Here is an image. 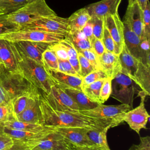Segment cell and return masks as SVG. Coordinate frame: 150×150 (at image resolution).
<instances>
[{
  "instance_id": "obj_10",
  "label": "cell",
  "mask_w": 150,
  "mask_h": 150,
  "mask_svg": "<svg viewBox=\"0 0 150 150\" xmlns=\"http://www.w3.org/2000/svg\"><path fill=\"white\" fill-rule=\"evenodd\" d=\"M138 96L141 97V102L139 105L125 112L123 117V121L127 122L131 129L139 134L142 129L146 128L149 115L144 104L145 97L147 96L146 94L142 90Z\"/></svg>"
},
{
  "instance_id": "obj_16",
  "label": "cell",
  "mask_w": 150,
  "mask_h": 150,
  "mask_svg": "<svg viewBox=\"0 0 150 150\" xmlns=\"http://www.w3.org/2000/svg\"><path fill=\"white\" fill-rule=\"evenodd\" d=\"M122 0H101L89 4L84 8L93 16L104 18L110 15L118 13V7Z\"/></svg>"
},
{
  "instance_id": "obj_46",
  "label": "cell",
  "mask_w": 150,
  "mask_h": 150,
  "mask_svg": "<svg viewBox=\"0 0 150 150\" xmlns=\"http://www.w3.org/2000/svg\"><path fill=\"white\" fill-rule=\"evenodd\" d=\"M91 49L94 50L98 57H100L105 51V49L102 40L95 38L91 40Z\"/></svg>"
},
{
  "instance_id": "obj_22",
  "label": "cell",
  "mask_w": 150,
  "mask_h": 150,
  "mask_svg": "<svg viewBox=\"0 0 150 150\" xmlns=\"http://www.w3.org/2000/svg\"><path fill=\"white\" fill-rule=\"evenodd\" d=\"M118 56L121 66V71L134 81L139 61L131 54L125 45Z\"/></svg>"
},
{
  "instance_id": "obj_23",
  "label": "cell",
  "mask_w": 150,
  "mask_h": 150,
  "mask_svg": "<svg viewBox=\"0 0 150 150\" xmlns=\"http://www.w3.org/2000/svg\"><path fill=\"white\" fill-rule=\"evenodd\" d=\"M67 93L77 105L79 111L92 109L98 105L91 101L83 91L82 90L71 87L61 88Z\"/></svg>"
},
{
  "instance_id": "obj_44",
  "label": "cell",
  "mask_w": 150,
  "mask_h": 150,
  "mask_svg": "<svg viewBox=\"0 0 150 150\" xmlns=\"http://www.w3.org/2000/svg\"><path fill=\"white\" fill-rule=\"evenodd\" d=\"M101 40L104 44L105 50L113 52L114 51V42L107 29L104 28Z\"/></svg>"
},
{
  "instance_id": "obj_13",
  "label": "cell",
  "mask_w": 150,
  "mask_h": 150,
  "mask_svg": "<svg viewBox=\"0 0 150 150\" xmlns=\"http://www.w3.org/2000/svg\"><path fill=\"white\" fill-rule=\"evenodd\" d=\"M15 47L25 56L42 63L43 53L52 44L46 42L19 41L13 42Z\"/></svg>"
},
{
  "instance_id": "obj_45",
  "label": "cell",
  "mask_w": 150,
  "mask_h": 150,
  "mask_svg": "<svg viewBox=\"0 0 150 150\" xmlns=\"http://www.w3.org/2000/svg\"><path fill=\"white\" fill-rule=\"evenodd\" d=\"M139 140L138 144H133L128 150H150L149 136L140 137Z\"/></svg>"
},
{
  "instance_id": "obj_49",
  "label": "cell",
  "mask_w": 150,
  "mask_h": 150,
  "mask_svg": "<svg viewBox=\"0 0 150 150\" xmlns=\"http://www.w3.org/2000/svg\"><path fill=\"white\" fill-rule=\"evenodd\" d=\"M81 31L83 35L91 42V40L94 38L93 34V24L91 19L87 22Z\"/></svg>"
},
{
  "instance_id": "obj_24",
  "label": "cell",
  "mask_w": 150,
  "mask_h": 150,
  "mask_svg": "<svg viewBox=\"0 0 150 150\" xmlns=\"http://www.w3.org/2000/svg\"><path fill=\"white\" fill-rule=\"evenodd\" d=\"M1 131L6 135L9 136L14 141H19L28 142L32 140H36L43 137L51 131L45 132H32L22 130L11 129L1 125Z\"/></svg>"
},
{
  "instance_id": "obj_27",
  "label": "cell",
  "mask_w": 150,
  "mask_h": 150,
  "mask_svg": "<svg viewBox=\"0 0 150 150\" xmlns=\"http://www.w3.org/2000/svg\"><path fill=\"white\" fill-rule=\"evenodd\" d=\"M91 18V16L84 7L76 11L67 18L70 31L81 30Z\"/></svg>"
},
{
  "instance_id": "obj_1",
  "label": "cell",
  "mask_w": 150,
  "mask_h": 150,
  "mask_svg": "<svg viewBox=\"0 0 150 150\" xmlns=\"http://www.w3.org/2000/svg\"><path fill=\"white\" fill-rule=\"evenodd\" d=\"M38 99L40 112V124L45 127L50 128L64 127L94 128L99 129L104 128L94 119L83 115L79 112L73 113L53 109L48 104L40 90H39Z\"/></svg>"
},
{
  "instance_id": "obj_11",
  "label": "cell",
  "mask_w": 150,
  "mask_h": 150,
  "mask_svg": "<svg viewBox=\"0 0 150 150\" xmlns=\"http://www.w3.org/2000/svg\"><path fill=\"white\" fill-rule=\"evenodd\" d=\"M104 25L114 42V53L119 55L124 45V24L118 13L104 17Z\"/></svg>"
},
{
  "instance_id": "obj_4",
  "label": "cell",
  "mask_w": 150,
  "mask_h": 150,
  "mask_svg": "<svg viewBox=\"0 0 150 150\" xmlns=\"http://www.w3.org/2000/svg\"><path fill=\"white\" fill-rule=\"evenodd\" d=\"M54 14L56 13L48 6L45 0H35L6 16L9 21L21 27L40 16Z\"/></svg>"
},
{
  "instance_id": "obj_50",
  "label": "cell",
  "mask_w": 150,
  "mask_h": 150,
  "mask_svg": "<svg viewBox=\"0 0 150 150\" xmlns=\"http://www.w3.org/2000/svg\"><path fill=\"white\" fill-rule=\"evenodd\" d=\"M11 100L0 83V104H10Z\"/></svg>"
},
{
  "instance_id": "obj_41",
  "label": "cell",
  "mask_w": 150,
  "mask_h": 150,
  "mask_svg": "<svg viewBox=\"0 0 150 150\" xmlns=\"http://www.w3.org/2000/svg\"><path fill=\"white\" fill-rule=\"evenodd\" d=\"M111 80L107 78L103 83L100 93V101L101 104L104 103L110 97L111 93Z\"/></svg>"
},
{
  "instance_id": "obj_48",
  "label": "cell",
  "mask_w": 150,
  "mask_h": 150,
  "mask_svg": "<svg viewBox=\"0 0 150 150\" xmlns=\"http://www.w3.org/2000/svg\"><path fill=\"white\" fill-rule=\"evenodd\" d=\"M32 145L30 141L24 142L14 141L13 144L7 150H31Z\"/></svg>"
},
{
  "instance_id": "obj_56",
  "label": "cell",
  "mask_w": 150,
  "mask_h": 150,
  "mask_svg": "<svg viewBox=\"0 0 150 150\" xmlns=\"http://www.w3.org/2000/svg\"><path fill=\"white\" fill-rule=\"evenodd\" d=\"M1 124H0V131H1Z\"/></svg>"
},
{
  "instance_id": "obj_31",
  "label": "cell",
  "mask_w": 150,
  "mask_h": 150,
  "mask_svg": "<svg viewBox=\"0 0 150 150\" xmlns=\"http://www.w3.org/2000/svg\"><path fill=\"white\" fill-rule=\"evenodd\" d=\"M27 0H0V16H6L28 4Z\"/></svg>"
},
{
  "instance_id": "obj_26",
  "label": "cell",
  "mask_w": 150,
  "mask_h": 150,
  "mask_svg": "<svg viewBox=\"0 0 150 150\" xmlns=\"http://www.w3.org/2000/svg\"><path fill=\"white\" fill-rule=\"evenodd\" d=\"M39 89L36 88V89L26 92L22 94L15 98H14L11 101V107L12 110V112L14 118L21 113L29 104L32 99L38 93Z\"/></svg>"
},
{
  "instance_id": "obj_17",
  "label": "cell",
  "mask_w": 150,
  "mask_h": 150,
  "mask_svg": "<svg viewBox=\"0 0 150 150\" xmlns=\"http://www.w3.org/2000/svg\"><path fill=\"white\" fill-rule=\"evenodd\" d=\"M0 64L11 72L20 73L11 42L2 38H0Z\"/></svg>"
},
{
  "instance_id": "obj_47",
  "label": "cell",
  "mask_w": 150,
  "mask_h": 150,
  "mask_svg": "<svg viewBox=\"0 0 150 150\" xmlns=\"http://www.w3.org/2000/svg\"><path fill=\"white\" fill-rule=\"evenodd\" d=\"M14 142V140L9 136L0 131V150L8 149Z\"/></svg>"
},
{
  "instance_id": "obj_15",
  "label": "cell",
  "mask_w": 150,
  "mask_h": 150,
  "mask_svg": "<svg viewBox=\"0 0 150 150\" xmlns=\"http://www.w3.org/2000/svg\"><path fill=\"white\" fill-rule=\"evenodd\" d=\"M46 71L53 84L60 88L71 87L82 90V77L64 73L54 69H46Z\"/></svg>"
},
{
  "instance_id": "obj_2",
  "label": "cell",
  "mask_w": 150,
  "mask_h": 150,
  "mask_svg": "<svg viewBox=\"0 0 150 150\" xmlns=\"http://www.w3.org/2000/svg\"><path fill=\"white\" fill-rule=\"evenodd\" d=\"M19 72L33 86L44 93H48L53 85L43 66L23 54L11 42Z\"/></svg>"
},
{
  "instance_id": "obj_20",
  "label": "cell",
  "mask_w": 150,
  "mask_h": 150,
  "mask_svg": "<svg viewBox=\"0 0 150 150\" xmlns=\"http://www.w3.org/2000/svg\"><path fill=\"white\" fill-rule=\"evenodd\" d=\"M122 22L124 24V45L131 54L140 62L141 38L131 29L126 22L123 21Z\"/></svg>"
},
{
  "instance_id": "obj_52",
  "label": "cell",
  "mask_w": 150,
  "mask_h": 150,
  "mask_svg": "<svg viewBox=\"0 0 150 150\" xmlns=\"http://www.w3.org/2000/svg\"><path fill=\"white\" fill-rule=\"evenodd\" d=\"M71 144V143H70ZM72 146L75 150H100L96 146H77L71 144Z\"/></svg>"
},
{
  "instance_id": "obj_19",
  "label": "cell",
  "mask_w": 150,
  "mask_h": 150,
  "mask_svg": "<svg viewBox=\"0 0 150 150\" xmlns=\"http://www.w3.org/2000/svg\"><path fill=\"white\" fill-rule=\"evenodd\" d=\"M101 69L108 78L113 79L121 70L118 55L113 52L105 50L99 57Z\"/></svg>"
},
{
  "instance_id": "obj_55",
  "label": "cell",
  "mask_w": 150,
  "mask_h": 150,
  "mask_svg": "<svg viewBox=\"0 0 150 150\" xmlns=\"http://www.w3.org/2000/svg\"><path fill=\"white\" fill-rule=\"evenodd\" d=\"M28 1V2L29 3V2H32V1H35V0H27Z\"/></svg>"
},
{
  "instance_id": "obj_18",
  "label": "cell",
  "mask_w": 150,
  "mask_h": 150,
  "mask_svg": "<svg viewBox=\"0 0 150 150\" xmlns=\"http://www.w3.org/2000/svg\"><path fill=\"white\" fill-rule=\"evenodd\" d=\"M65 142L64 138L54 130L42 138L30 141L32 146L31 150H53Z\"/></svg>"
},
{
  "instance_id": "obj_30",
  "label": "cell",
  "mask_w": 150,
  "mask_h": 150,
  "mask_svg": "<svg viewBox=\"0 0 150 150\" xmlns=\"http://www.w3.org/2000/svg\"><path fill=\"white\" fill-rule=\"evenodd\" d=\"M65 37L71 43L78 53L83 50L91 49V42L80 31H70Z\"/></svg>"
},
{
  "instance_id": "obj_28",
  "label": "cell",
  "mask_w": 150,
  "mask_h": 150,
  "mask_svg": "<svg viewBox=\"0 0 150 150\" xmlns=\"http://www.w3.org/2000/svg\"><path fill=\"white\" fill-rule=\"evenodd\" d=\"M135 81L146 94L150 95V66L139 62L138 69L134 79Z\"/></svg>"
},
{
  "instance_id": "obj_38",
  "label": "cell",
  "mask_w": 150,
  "mask_h": 150,
  "mask_svg": "<svg viewBox=\"0 0 150 150\" xmlns=\"http://www.w3.org/2000/svg\"><path fill=\"white\" fill-rule=\"evenodd\" d=\"M78 59L80 67L79 74L81 77L86 76L96 70L93 66L88 62V60L79 53L78 54Z\"/></svg>"
},
{
  "instance_id": "obj_43",
  "label": "cell",
  "mask_w": 150,
  "mask_h": 150,
  "mask_svg": "<svg viewBox=\"0 0 150 150\" xmlns=\"http://www.w3.org/2000/svg\"><path fill=\"white\" fill-rule=\"evenodd\" d=\"M57 70L64 73L80 76L79 74L73 68L69 60L66 59H58V66Z\"/></svg>"
},
{
  "instance_id": "obj_14",
  "label": "cell",
  "mask_w": 150,
  "mask_h": 150,
  "mask_svg": "<svg viewBox=\"0 0 150 150\" xmlns=\"http://www.w3.org/2000/svg\"><path fill=\"white\" fill-rule=\"evenodd\" d=\"M127 23L131 29L140 38L143 34V14L142 9L137 1L128 5L124 17V20Z\"/></svg>"
},
{
  "instance_id": "obj_12",
  "label": "cell",
  "mask_w": 150,
  "mask_h": 150,
  "mask_svg": "<svg viewBox=\"0 0 150 150\" xmlns=\"http://www.w3.org/2000/svg\"><path fill=\"white\" fill-rule=\"evenodd\" d=\"M53 129L60 134L66 141L74 145L81 146H96L86 134L87 128L64 127Z\"/></svg>"
},
{
  "instance_id": "obj_51",
  "label": "cell",
  "mask_w": 150,
  "mask_h": 150,
  "mask_svg": "<svg viewBox=\"0 0 150 150\" xmlns=\"http://www.w3.org/2000/svg\"><path fill=\"white\" fill-rule=\"evenodd\" d=\"M53 150H75V149L73 148V147L72 146L70 142L65 140V142L62 145H61L57 148L54 149Z\"/></svg>"
},
{
  "instance_id": "obj_6",
  "label": "cell",
  "mask_w": 150,
  "mask_h": 150,
  "mask_svg": "<svg viewBox=\"0 0 150 150\" xmlns=\"http://www.w3.org/2000/svg\"><path fill=\"white\" fill-rule=\"evenodd\" d=\"M0 83L11 101L14 98L37 88L25 78L21 73L11 72L1 64Z\"/></svg>"
},
{
  "instance_id": "obj_3",
  "label": "cell",
  "mask_w": 150,
  "mask_h": 150,
  "mask_svg": "<svg viewBox=\"0 0 150 150\" xmlns=\"http://www.w3.org/2000/svg\"><path fill=\"white\" fill-rule=\"evenodd\" d=\"M132 107L125 104L119 105H104L100 104L96 107L79 112L83 115L92 118L97 121L103 128L114 127L124 122L125 112Z\"/></svg>"
},
{
  "instance_id": "obj_33",
  "label": "cell",
  "mask_w": 150,
  "mask_h": 150,
  "mask_svg": "<svg viewBox=\"0 0 150 150\" xmlns=\"http://www.w3.org/2000/svg\"><path fill=\"white\" fill-rule=\"evenodd\" d=\"M42 63L45 69H57L58 59L50 47L43 53Z\"/></svg>"
},
{
  "instance_id": "obj_25",
  "label": "cell",
  "mask_w": 150,
  "mask_h": 150,
  "mask_svg": "<svg viewBox=\"0 0 150 150\" xmlns=\"http://www.w3.org/2000/svg\"><path fill=\"white\" fill-rule=\"evenodd\" d=\"M1 125L11 129L22 130L36 133L49 132L53 130V128L45 127L41 124L21 121L15 119L8 121Z\"/></svg>"
},
{
  "instance_id": "obj_39",
  "label": "cell",
  "mask_w": 150,
  "mask_h": 150,
  "mask_svg": "<svg viewBox=\"0 0 150 150\" xmlns=\"http://www.w3.org/2000/svg\"><path fill=\"white\" fill-rule=\"evenodd\" d=\"M19 28L18 25L9 21L6 16H0V35L14 32Z\"/></svg>"
},
{
  "instance_id": "obj_8",
  "label": "cell",
  "mask_w": 150,
  "mask_h": 150,
  "mask_svg": "<svg viewBox=\"0 0 150 150\" xmlns=\"http://www.w3.org/2000/svg\"><path fill=\"white\" fill-rule=\"evenodd\" d=\"M64 37L65 36L62 35L26 29H18L14 32L0 35V38L8 40L12 42L31 41L49 43H57Z\"/></svg>"
},
{
  "instance_id": "obj_36",
  "label": "cell",
  "mask_w": 150,
  "mask_h": 150,
  "mask_svg": "<svg viewBox=\"0 0 150 150\" xmlns=\"http://www.w3.org/2000/svg\"><path fill=\"white\" fill-rule=\"evenodd\" d=\"M141 59L140 62L144 64L150 66L149 40L142 36L141 38Z\"/></svg>"
},
{
  "instance_id": "obj_5",
  "label": "cell",
  "mask_w": 150,
  "mask_h": 150,
  "mask_svg": "<svg viewBox=\"0 0 150 150\" xmlns=\"http://www.w3.org/2000/svg\"><path fill=\"white\" fill-rule=\"evenodd\" d=\"M141 91L139 86L121 71L111 80L110 96L121 104L132 107L135 95L138 96Z\"/></svg>"
},
{
  "instance_id": "obj_40",
  "label": "cell",
  "mask_w": 150,
  "mask_h": 150,
  "mask_svg": "<svg viewBox=\"0 0 150 150\" xmlns=\"http://www.w3.org/2000/svg\"><path fill=\"white\" fill-rule=\"evenodd\" d=\"M79 53L86 57L96 70L101 69L99 57L91 48L81 50Z\"/></svg>"
},
{
  "instance_id": "obj_9",
  "label": "cell",
  "mask_w": 150,
  "mask_h": 150,
  "mask_svg": "<svg viewBox=\"0 0 150 150\" xmlns=\"http://www.w3.org/2000/svg\"><path fill=\"white\" fill-rule=\"evenodd\" d=\"M42 93L53 109L73 113L79 112V108L76 103L60 87L53 84L48 93L45 94L43 91Z\"/></svg>"
},
{
  "instance_id": "obj_54",
  "label": "cell",
  "mask_w": 150,
  "mask_h": 150,
  "mask_svg": "<svg viewBox=\"0 0 150 150\" xmlns=\"http://www.w3.org/2000/svg\"><path fill=\"white\" fill-rule=\"evenodd\" d=\"M135 1H137L136 0H128V5L132 4L134 2H135Z\"/></svg>"
},
{
  "instance_id": "obj_34",
  "label": "cell",
  "mask_w": 150,
  "mask_h": 150,
  "mask_svg": "<svg viewBox=\"0 0 150 150\" xmlns=\"http://www.w3.org/2000/svg\"><path fill=\"white\" fill-rule=\"evenodd\" d=\"M108 78L105 73L101 69L95 70L90 73L88 74L86 76L82 77V88L88 84H90L93 82L98 81L101 79H105Z\"/></svg>"
},
{
  "instance_id": "obj_37",
  "label": "cell",
  "mask_w": 150,
  "mask_h": 150,
  "mask_svg": "<svg viewBox=\"0 0 150 150\" xmlns=\"http://www.w3.org/2000/svg\"><path fill=\"white\" fill-rule=\"evenodd\" d=\"M143 14V34L144 36L150 40V5L147 2L145 7L142 10Z\"/></svg>"
},
{
  "instance_id": "obj_42",
  "label": "cell",
  "mask_w": 150,
  "mask_h": 150,
  "mask_svg": "<svg viewBox=\"0 0 150 150\" xmlns=\"http://www.w3.org/2000/svg\"><path fill=\"white\" fill-rule=\"evenodd\" d=\"M15 119L11 110V104H0V124Z\"/></svg>"
},
{
  "instance_id": "obj_53",
  "label": "cell",
  "mask_w": 150,
  "mask_h": 150,
  "mask_svg": "<svg viewBox=\"0 0 150 150\" xmlns=\"http://www.w3.org/2000/svg\"><path fill=\"white\" fill-rule=\"evenodd\" d=\"M137 3L138 4L139 6H140V8L143 10L144 9V8L146 6V4L147 3L148 1H149L148 0H136Z\"/></svg>"
},
{
  "instance_id": "obj_21",
  "label": "cell",
  "mask_w": 150,
  "mask_h": 150,
  "mask_svg": "<svg viewBox=\"0 0 150 150\" xmlns=\"http://www.w3.org/2000/svg\"><path fill=\"white\" fill-rule=\"evenodd\" d=\"M38 93L32 99L28 107L15 117V120L33 124H40V112Z\"/></svg>"
},
{
  "instance_id": "obj_7",
  "label": "cell",
  "mask_w": 150,
  "mask_h": 150,
  "mask_svg": "<svg viewBox=\"0 0 150 150\" xmlns=\"http://www.w3.org/2000/svg\"><path fill=\"white\" fill-rule=\"evenodd\" d=\"M19 29H26L42 31L66 36L69 32L67 18L56 14L40 16L32 22L22 26Z\"/></svg>"
},
{
  "instance_id": "obj_32",
  "label": "cell",
  "mask_w": 150,
  "mask_h": 150,
  "mask_svg": "<svg viewBox=\"0 0 150 150\" xmlns=\"http://www.w3.org/2000/svg\"><path fill=\"white\" fill-rule=\"evenodd\" d=\"M105 79H101L90 84L86 85L82 88L84 94L93 101L100 104V93L101 87Z\"/></svg>"
},
{
  "instance_id": "obj_29",
  "label": "cell",
  "mask_w": 150,
  "mask_h": 150,
  "mask_svg": "<svg viewBox=\"0 0 150 150\" xmlns=\"http://www.w3.org/2000/svg\"><path fill=\"white\" fill-rule=\"evenodd\" d=\"M110 128L109 127L103 129L87 128L86 134L91 141L100 150H110L107 140V133Z\"/></svg>"
},
{
  "instance_id": "obj_35",
  "label": "cell",
  "mask_w": 150,
  "mask_h": 150,
  "mask_svg": "<svg viewBox=\"0 0 150 150\" xmlns=\"http://www.w3.org/2000/svg\"><path fill=\"white\" fill-rule=\"evenodd\" d=\"M93 24V34L94 38L101 40L105 28L104 18L93 16L91 18Z\"/></svg>"
}]
</instances>
